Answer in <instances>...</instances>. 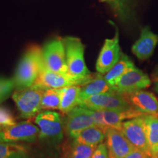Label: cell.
<instances>
[{"label":"cell","instance_id":"cell-30","mask_svg":"<svg viewBox=\"0 0 158 158\" xmlns=\"http://www.w3.org/2000/svg\"><path fill=\"white\" fill-rule=\"evenodd\" d=\"M61 158H71L70 157H69V156L68 155H66V154L64 153V155H62V157Z\"/></svg>","mask_w":158,"mask_h":158},{"label":"cell","instance_id":"cell-31","mask_svg":"<svg viewBox=\"0 0 158 158\" xmlns=\"http://www.w3.org/2000/svg\"><path fill=\"white\" fill-rule=\"evenodd\" d=\"M155 89H156V91H157V92H158V81L156 83V85H155ZM157 116H158V115H157Z\"/></svg>","mask_w":158,"mask_h":158},{"label":"cell","instance_id":"cell-32","mask_svg":"<svg viewBox=\"0 0 158 158\" xmlns=\"http://www.w3.org/2000/svg\"><path fill=\"white\" fill-rule=\"evenodd\" d=\"M157 158H158V153H157Z\"/></svg>","mask_w":158,"mask_h":158},{"label":"cell","instance_id":"cell-6","mask_svg":"<svg viewBox=\"0 0 158 158\" xmlns=\"http://www.w3.org/2000/svg\"><path fill=\"white\" fill-rule=\"evenodd\" d=\"M42 54L47 69L58 73L68 74L65 49L62 39L55 38L47 42L42 49Z\"/></svg>","mask_w":158,"mask_h":158},{"label":"cell","instance_id":"cell-1","mask_svg":"<svg viewBox=\"0 0 158 158\" xmlns=\"http://www.w3.org/2000/svg\"><path fill=\"white\" fill-rule=\"evenodd\" d=\"M43 65L42 48L32 45L27 49L20 59L13 78L15 89H20L33 86Z\"/></svg>","mask_w":158,"mask_h":158},{"label":"cell","instance_id":"cell-15","mask_svg":"<svg viewBox=\"0 0 158 158\" xmlns=\"http://www.w3.org/2000/svg\"><path fill=\"white\" fill-rule=\"evenodd\" d=\"M106 146L109 158H124L135 149L120 130L109 128L106 132Z\"/></svg>","mask_w":158,"mask_h":158},{"label":"cell","instance_id":"cell-5","mask_svg":"<svg viewBox=\"0 0 158 158\" xmlns=\"http://www.w3.org/2000/svg\"><path fill=\"white\" fill-rule=\"evenodd\" d=\"M78 106L92 110H127L132 107L117 92L96 94L80 100Z\"/></svg>","mask_w":158,"mask_h":158},{"label":"cell","instance_id":"cell-13","mask_svg":"<svg viewBox=\"0 0 158 158\" xmlns=\"http://www.w3.org/2000/svg\"><path fill=\"white\" fill-rule=\"evenodd\" d=\"M150 84L151 81L149 76L135 67L118 79L113 87L116 92L124 94L141 90L149 86Z\"/></svg>","mask_w":158,"mask_h":158},{"label":"cell","instance_id":"cell-10","mask_svg":"<svg viewBox=\"0 0 158 158\" xmlns=\"http://www.w3.org/2000/svg\"><path fill=\"white\" fill-rule=\"evenodd\" d=\"M119 45L118 31L116 28V34L112 39H106L96 62V70L99 73L105 75L115 65L122 55Z\"/></svg>","mask_w":158,"mask_h":158},{"label":"cell","instance_id":"cell-23","mask_svg":"<svg viewBox=\"0 0 158 158\" xmlns=\"http://www.w3.org/2000/svg\"><path fill=\"white\" fill-rule=\"evenodd\" d=\"M29 150L19 143L0 142V158H28Z\"/></svg>","mask_w":158,"mask_h":158},{"label":"cell","instance_id":"cell-25","mask_svg":"<svg viewBox=\"0 0 158 158\" xmlns=\"http://www.w3.org/2000/svg\"><path fill=\"white\" fill-rule=\"evenodd\" d=\"M62 89H48L44 90L41 100L42 110L59 109Z\"/></svg>","mask_w":158,"mask_h":158},{"label":"cell","instance_id":"cell-18","mask_svg":"<svg viewBox=\"0 0 158 158\" xmlns=\"http://www.w3.org/2000/svg\"><path fill=\"white\" fill-rule=\"evenodd\" d=\"M109 6L122 22L130 23L135 17V0H100Z\"/></svg>","mask_w":158,"mask_h":158},{"label":"cell","instance_id":"cell-16","mask_svg":"<svg viewBox=\"0 0 158 158\" xmlns=\"http://www.w3.org/2000/svg\"><path fill=\"white\" fill-rule=\"evenodd\" d=\"M158 43V36L148 27L141 29L139 39L134 43L132 51L138 59L147 60L152 56Z\"/></svg>","mask_w":158,"mask_h":158},{"label":"cell","instance_id":"cell-27","mask_svg":"<svg viewBox=\"0 0 158 158\" xmlns=\"http://www.w3.org/2000/svg\"><path fill=\"white\" fill-rule=\"evenodd\" d=\"M15 124L16 122L10 110L4 106H0V130Z\"/></svg>","mask_w":158,"mask_h":158},{"label":"cell","instance_id":"cell-33","mask_svg":"<svg viewBox=\"0 0 158 158\" xmlns=\"http://www.w3.org/2000/svg\"><path fill=\"white\" fill-rule=\"evenodd\" d=\"M28 158H31V157H28Z\"/></svg>","mask_w":158,"mask_h":158},{"label":"cell","instance_id":"cell-19","mask_svg":"<svg viewBox=\"0 0 158 158\" xmlns=\"http://www.w3.org/2000/svg\"><path fill=\"white\" fill-rule=\"evenodd\" d=\"M135 68L133 61L127 55L122 53L121 57L107 73L103 75L104 78L110 85L114 86L117 81L128 71Z\"/></svg>","mask_w":158,"mask_h":158},{"label":"cell","instance_id":"cell-2","mask_svg":"<svg viewBox=\"0 0 158 158\" xmlns=\"http://www.w3.org/2000/svg\"><path fill=\"white\" fill-rule=\"evenodd\" d=\"M65 49L68 74L81 81L84 85L93 78L84 61V45L78 37L68 36L62 39Z\"/></svg>","mask_w":158,"mask_h":158},{"label":"cell","instance_id":"cell-8","mask_svg":"<svg viewBox=\"0 0 158 158\" xmlns=\"http://www.w3.org/2000/svg\"><path fill=\"white\" fill-rule=\"evenodd\" d=\"M39 134L37 126L29 121L21 122L0 130V142L32 143L39 138Z\"/></svg>","mask_w":158,"mask_h":158},{"label":"cell","instance_id":"cell-22","mask_svg":"<svg viewBox=\"0 0 158 158\" xmlns=\"http://www.w3.org/2000/svg\"><path fill=\"white\" fill-rule=\"evenodd\" d=\"M146 132H147L148 143L152 154L157 157L158 153V116L145 115Z\"/></svg>","mask_w":158,"mask_h":158},{"label":"cell","instance_id":"cell-4","mask_svg":"<svg viewBox=\"0 0 158 158\" xmlns=\"http://www.w3.org/2000/svg\"><path fill=\"white\" fill-rule=\"evenodd\" d=\"M44 90L37 86L16 89L12 94V98L23 118L35 117L41 111V100Z\"/></svg>","mask_w":158,"mask_h":158},{"label":"cell","instance_id":"cell-12","mask_svg":"<svg viewBox=\"0 0 158 158\" xmlns=\"http://www.w3.org/2000/svg\"><path fill=\"white\" fill-rule=\"evenodd\" d=\"M84 85L81 81L73 78L68 74L58 73L49 70L45 67L43 63V68L40 72L34 86L43 90L48 89H62L71 86Z\"/></svg>","mask_w":158,"mask_h":158},{"label":"cell","instance_id":"cell-9","mask_svg":"<svg viewBox=\"0 0 158 158\" xmlns=\"http://www.w3.org/2000/svg\"><path fill=\"white\" fill-rule=\"evenodd\" d=\"M144 116L124 122L120 130L135 149L152 153L148 143Z\"/></svg>","mask_w":158,"mask_h":158},{"label":"cell","instance_id":"cell-29","mask_svg":"<svg viewBox=\"0 0 158 158\" xmlns=\"http://www.w3.org/2000/svg\"><path fill=\"white\" fill-rule=\"evenodd\" d=\"M92 158H109L108 148L106 143H102L98 146Z\"/></svg>","mask_w":158,"mask_h":158},{"label":"cell","instance_id":"cell-14","mask_svg":"<svg viewBox=\"0 0 158 158\" xmlns=\"http://www.w3.org/2000/svg\"><path fill=\"white\" fill-rule=\"evenodd\" d=\"M121 94L134 109L146 115H158V100L151 92L141 89Z\"/></svg>","mask_w":158,"mask_h":158},{"label":"cell","instance_id":"cell-20","mask_svg":"<svg viewBox=\"0 0 158 158\" xmlns=\"http://www.w3.org/2000/svg\"><path fill=\"white\" fill-rule=\"evenodd\" d=\"M80 86H71L62 89L59 110L68 114L75 107L78 106L80 102Z\"/></svg>","mask_w":158,"mask_h":158},{"label":"cell","instance_id":"cell-7","mask_svg":"<svg viewBox=\"0 0 158 158\" xmlns=\"http://www.w3.org/2000/svg\"><path fill=\"white\" fill-rule=\"evenodd\" d=\"M90 110L94 124L106 130L109 128L120 130L124 120L132 119L146 115L133 108L118 110Z\"/></svg>","mask_w":158,"mask_h":158},{"label":"cell","instance_id":"cell-3","mask_svg":"<svg viewBox=\"0 0 158 158\" xmlns=\"http://www.w3.org/2000/svg\"><path fill=\"white\" fill-rule=\"evenodd\" d=\"M35 122L40 130L39 138L51 144H58L64 138V122L60 114L52 110L40 111Z\"/></svg>","mask_w":158,"mask_h":158},{"label":"cell","instance_id":"cell-17","mask_svg":"<svg viewBox=\"0 0 158 158\" xmlns=\"http://www.w3.org/2000/svg\"><path fill=\"white\" fill-rule=\"evenodd\" d=\"M116 92L111 85H110L104 78L103 75L96 73L92 79L86 84L81 86L80 100L87 98L96 94L114 93Z\"/></svg>","mask_w":158,"mask_h":158},{"label":"cell","instance_id":"cell-21","mask_svg":"<svg viewBox=\"0 0 158 158\" xmlns=\"http://www.w3.org/2000/svg\"><path fill=\"white\" fill-rule=\"evenodd\" d=\"M106 132L107 130L103 128L93 125L81 132L73 140L78 143L98 147L100 143H103L104 139L106 138Z\"/></svg>","mask_w":158,"mask_h":158},{"label":"cell","instance_id":"cell-28","mask_svg":"<svg viewBox=\"0 0 158 158\" xmlns=\"http://www.w3.org/2000/svg\"><path fill=\"white\" fill-rule=\"evenodd\" d=\"M124 158H157V157H155L152 153L143 150L134 149L129 155Z\"/></svg>","mask_w":158,"mask_h":158},{"label":"cell","instance_id":"cell-26","mask_svg":"<svg viewBox=\"0 0 158 158\" xmlns=\"http://www.w3.org/2000/svg\"><path fill=\"white\" fill-rule=\"evenodd\" d=\"M14 89L15 87L13 78L0 76V103L9 98Z\"/></svg>","mask_w":158,"mask_h":158},{"label":"cell","instance_id":"cell-24","mask_svg":"<svg viewBox=\"0 0 158 158\" xmlns=\"http://www.w3.org/2000/svg\"><path fill=\"white\" fill-rule=\"evenodd\" d=\"M96 146H91L73 141L64 150V154L71 158H92L97 149Z\"/></svg>","mask_w":158,"mask_h":158},{"label":"cell","instance_id":"cell-11","mask_svg":"<svg viewBox=\"0 0 158 158\" xmlns=\"http://www.w3.org/2000/svg\"><path fill=\"white\" fill-rule=\"evenodd\" d=\"M67 115L64 122V132L73 139L86 128L95 125L91 110L81 106L75 107Z\"/></svg>","mask_w":158,"mask_h":158}]
</instances>
